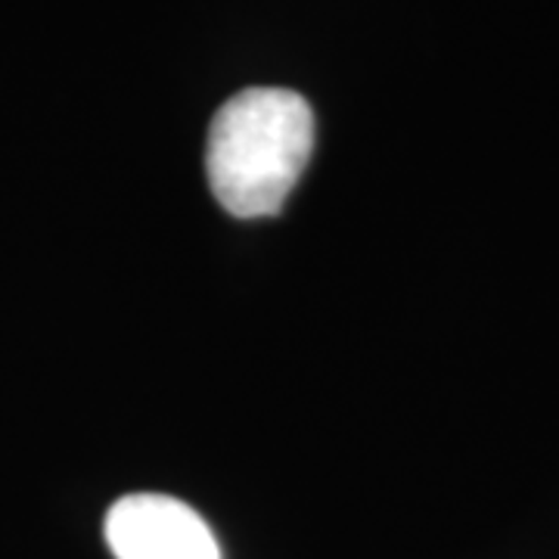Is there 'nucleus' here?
Listing matches in <instances>:
<instances>
[{"label": "nucleus", "instance_id": "1", "mask_svg": "<svg viewBox=\"0 0 559 559\" xmlns=\"http://www.w3.org/2000/svg\"><path fill=\"white\" fill-rule=\"evenodd\" d=\"M314 150V112L286 87H249L209 124V187L234 218L277 215Z\"/></svg>", "mask_w": 559, "mask_h": 559}, {"label": "nucleus", "instance_id": "2", "mask_svg": "<svg viewBox=\"0 0 559 559\" xmlns=\"http://www.w3.org/2000/svg\"><path fill=\"white\" fill-rule=\"evenodd\" d=\"M116 559H221L215 532L200 513L168 495H124L103 522Z\"/></svg>", "mask_w": 559, "mask_h": 559}]
</instances>
